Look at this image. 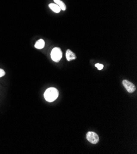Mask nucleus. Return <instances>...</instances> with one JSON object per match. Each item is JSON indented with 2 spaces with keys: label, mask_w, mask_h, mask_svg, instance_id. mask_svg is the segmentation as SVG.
I'll return each instance as SVG.
<instances>
[{
  "label": "nucleus",
  "mask_w": 137,
  "mask_h": 154,
  "mask_svg": "<svg viewBox=\"0 0 137 154\" xmlns=\"http://www.w3.org/2000/svg\"><path fill=\"white\" fill-rule=\"evenodd\" d=\"M44 98L48 102H52L55 101L59 97V91L57 88L50 87L46 90L44 93Z\"/></svg>",
  "instance_id": "nucleus-1"
},
{
  "label": "nucleus",
  "mask_w": 137,
  "mask_h": 154,
  "mask_svg": "<svg viewBox=\"0 0 137 154\" xmlns=\"http://www.w3.org/2000/svg\"><path fill=\"white\" fill-rule=\"evenodd\" d=\"M50 56L52 60L56 61V62H58L62 57V52L61 49L59 47L54 48L52 50Z\"/></svg>",
  "instance_id": "nucleus-2"
},
{
  "label": "nucleus",
  "mask_w": 137,
  "mask_h": 154,
  "mask_svg": "<svg viewBox=\"0 0 137 154\" xmlns=\"http://www.w3.org/2000/svg\"><path fill=\"white\" fill-rule=\"evenodd\" d=\"M86 138L88 141H89L90 143L93 144H96L99 142V137L97 135V133L89 131L87 133Z\"/></svg>",
  "instance_id": "nucleus-3"
},
{
  "label": "nucleus",
  "mask_w": 137,
  "mask_h": 154,
  "mask_svg": "<svg viewBox=\"0 0 137 154\" xmlns=\"http://www.w3.org/2000/svg\"><path fill=\"white\" fill-rule=\"evenodd\" d=\"M122 84L129 93H130V94L133 93L136 90V87L135 85L133 83H132L131 82L127 80H124L122 81Z\"/></svg>",
  "instance_id": "nucleus-4"
},
{
  "label": "nucleus",
  "mask_w": 137,
  "mask_h": 154,
  "mask_svg": "<svg viewBox=\"0 0 137 154\" xmlns=\"http://www.w3.org/2000/svg\"><path fill=\"white\" fill-rule=\"evenodd\" d=\"M66 57H67V59L68 61H71L73 60H75L76 58V55L75 54V53H73L71 50H67V52H66Z\"/></svg>",
  "instance_id": "nucleus-5"
},
{
  "label": "nucleus",
  "mask_w": 137,
  "mask_h": 154,
  "mask_svg": "<svg viewBox=\"0 0 137 154\" xmlns=\"http://www.w3.org/2000/svg\"><path fill=\"white\" fill-rule=\"evenodd\" d=\"M44 45H45V43L44 41V40L40 39L36 43L35 47L38 49H42L44 47Z\"/></svg>",
  "instance_id": "nucleus-6"
},
{
  "label": "nucleus",
  "mask_w": 137,
  "mask_h": 154,
  "mask_svg": "<svg viewBox=\"0 0 137 154\" xmlns=\"http://www.w3.org/2000/svg\"><path fill=\"white\" fill-rule=\"evenodd\" d=\"M49 6L52 10V11H53L56 13H59L60 12V10L61 9H60V7L57 4H52V3H51V4H50L49 5Z\"/></svg>",
  "instance_id": "nucleus-7"
},
{
  "label": "nucleus",
  "mask_w": 137,
  "mask_h": 154,
  "mask_svg": "<svg viewBox=\"0 0 137 154\" xmlns=\"http://www.w3.org/2000/svg\"><path fill=\"white\" fill-rule=\"evenodd\" d=\"M54 1L56 3V4H57L60 7L61 10H62V11H65L67 7H66V5L64 2L61 1V0H54Z\"/></svg>",
  "instance_id": "nucleus-8"
},
{
  "label": "nucleus",
  "mask_w": 137,
  "mask_h": 154,
  "mask_svg": "<svg viewBox=\"0 0 137 154\" xmlns=\"http://www.w3.org/2000/svg\"><path fill=\"white\" fill-rule=\"evenodd\" d=\"M96 66L98 68V70H101L103 68V65L101 64H99V63H97L96 65Z\"/></svg>",
  "instance_id": "nucleus-9"
},
{
  "label": "nucleus",
  "mask_w": 137,
  "mask_h": 154,
  "mask_svg": "<svg viewBox=\"0 0 137 154\" xmlns=\"http://www.w3.org/2000/svg\"><path fill=\"white\" fill-rule=\"evenodd\" d=\"M5 75V72L3 69H0V77L4 76Z\"/></svg>",
  "instance_id": "nucleus-10"
}]
</instances>
